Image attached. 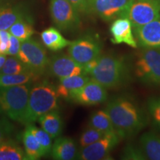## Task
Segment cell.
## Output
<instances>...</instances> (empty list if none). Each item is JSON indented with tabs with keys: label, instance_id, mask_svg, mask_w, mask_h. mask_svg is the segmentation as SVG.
Wrapping results in <instances>:
<instances>
[{
	"label": "cell",
	"instance_id": "obj_1",
	"mask_svg": "<svg viewBox=\"0 0 160 160\" xmlns=\"http://www.w3.org/2000/svg\"><path fill=\"white\" fill-rule=\"evenodd\" d=\"M105 111L111 118L113 127L122 139L132 137L147 125V118L133 98L117 96L107 103Z\"/></svg>",
	"mask_w": 160,
	"mask_h": 160
},
{
	"label": "cell",
	"instance_id": "obj_2",
	"mask_svg": "<svg viewBox=\"0 0 160 160\" xmlns=\"http://www.w3.org/2000/svg\"><path fill=\"white\" fill-rule=\"evenodd\" d=\"M131 65L125 58L114 55L100 56L88 75L107 89L121 87L131 78Z\"/></svg>",
	"mask_w": 160,
	"mask_h": 160
},
{
	"label": "cell",
	"instance_id": "obj_3",
	"mask_svg": "<svg viewBox=\"0 0 160 160\" xmlns=\"http://www.w3.org/2000/svg\"><path fill=\"white\" fill-rule=\"evenodd\" d=\"M57 87L48 80L39 82L31 87L27 106L20 123L22 125L34 123L48 112L57 109Z\"/></svg>",
	"mask_w": 160,
	"mask_h": 160
},
{
	"label": "cell",
	"instance_id": "obj_4",
	"mask_svg": "<svg viewBox=\"0 0 160 160\" xmlns=\"http://www.w3.org/2000/svg\"><path fill=\"white\" fill-rule=\"evenodd\" d=\"M31 83L0 87V115L20 122L25 113Z\"/></svg>",
	"mask_w": 160,
	"mask_h": 160
},
{
	"label": "cell",
	"instance_id": "obj_5",
	"mask_svg": "<svg viewBox=\"0 0 160 160\" xmlns=\"http://www.w3.org/2000/svg\"><path fill=\"white\" fill-rule=\"evenodd\" d=\"M134 74L142 83L160 87V49H142L137 54Z\"/></svg>",
	"mask_w": 160,
	"mask_h": 160
},
{
	"label": "cell",
	"instance_id": "obj_6",
	"mask_svg": "<svg viewBox=\"0 0 160 160\" xmlns=\"http://www.w3.org/2000/svg\"><path fill=\"white\" fill-rule=\"evenodd\" d=\"M17 57L30 71L39 77L44 74L48 67L50 59L45 46L31 37L22 42Z\"/></svg>",
	"mask_w": 160,
	"mask_h": 160
},
{
	"label": "cell",
	"instance_id": "obj_7",
	"mask_svg": "<svg viewBox=\"0 0 160 160\" xmlns=\"http://www.w3.org/2000/svg\"><path fill=\"white\" fill-rule=\"evenodd\" d=\"M50 12L53 23L60 31L72 32L79 28V13L68 0H51Z\"/></svg>",
	"mask_w": 160,
	"mask_h": 160
},
{
	"label": "cell",
	"instance_id": "obj_8",
	"mask_svg": "<svg viewBox=\"0 0 160 160\" xmlns=\"http://www.w3.org/2000/svg\"><path fill=\"white\" fill-rule=\"evenodd\" d=\"M121 17L130 20L133 28L160 17V0H131Z\"/></svg>",
	"mask_w": 160,
	"mask_h": 160
},
{
	"label": "cell",
	"instance_id": "obj_9",
	"mask_svg": "<svg viewBox=\"0 0 160 160\" xmlns=\"http://www.w3.org/2000/svg\"><path fill=\"white\" fill-rule=\"evenodd\" d=\"M102 45L95 36L87 34L71 41L68 53L80 65H85L101 56Z\"/></svg>",
	"mask_w": 160,
	"mask_h": 160
},
{
	"label": "cell",
	"instance_id": "obj_10",
	"mask_svg": "<svg viewBox=\"0 0 160 160\" xmlns=\"http://www.w3.org/2000/svg\"><path fill=\"white\" fill-rule=\"evenodd\" d=\"M122 139L117 133H106L96 142L86 147L81 148L78 152L77 159L102 160L110 157V153L117 147Z\"/></svg>",
	"mask_w": 160,
	"mask_h": 160
},
{
	"label": "cell",
	"instance_id": "obj_11",
	"mask_svg": "<svg viewBox=\"0 0 160 160\" xmlns=\"http://www.w3.org/2000/svg\"><path fill=\"white\" fill-rule=\"evenodd\" d=\"M131 0H88L89 13L105 21L122 17Z\"/></svg>",
	"mask_w": 160,
	"mask_h": 160
},
{
	"label": "cell",
	"instance_id": "obj_12",
	"mask_svg": "<svg viewBox=\"0 0 160 160\" xmlns=\"http://www.w3.org/2000/svg\"><path fill=\"white\" fill-rule=\"evenodd\" d=\"M48 69L50 74L59 79L71 76L87 74L83 65L77 62L68 53H60L53 56L49 59Z\"/></svg>",
	"mask_w": 160,
	"mask_h": 160
},
{
	"label": "cell",
	"instance_id": "obj_13",
	"mask_svg": "<svg viewBox=\"0 0 160 160\" xmlns=\"http://www.w3.org/2000/svg\"><path fill=\"white\" fill-rule=\"evenodd\" d=\"M107 99V88L91 79L77 92L72 101L82 105L91 106L105 102Z\"/></svg>",
	"mask_w": 160,
	"mask_h": 160
},
{
	"label": "cell",
	"instance_id": "obj_14",
	"mask_svg": "<svg viewBox=\"0 0 160 160\" xmlns=\"http://www.w3.org/2000/svg\"><path fill=\"white\" fill-rule=\"evenodd\" d=\"M133 29L138 47L160 49V17Z\"/></svg>",
	"mask_w": 160,
	"mask_h": 160
},
{
	"label": "cell",
	"instance_id": "obj_15",
	"mask_svg": "<svg viewBox=\"0 0 160 160\" xmlns=\"http://www.w3.org/2000/svg\"><path fill=\"white\" fill-rule=\"evenodd\" d=\"M111 42L113 44H126L133 48H137L138 45L133 34V26L128 19L119 17L114 20L110 28Z\"/></svg>",
	"mask_w": 160,
	"mask_h": 160
},
{
	"label": "cell",
	"instance_id": "obj_16",
	"mask_svg": "<svg viewBox=\"0 0 160 160\" xmlns=\"http://www.w3.org/2000/svg\"><path fill=\"white\" fill-rule=\"evenodd\" d=\"M90 79L91 77L88 74L74 75L59 79V82L57 86V94L59 97L65 100H72Z\"/></svg>",
	"mask_w": 160,
	"mask_h": 160
},
{
	"label": "cell",
	"instance_id": "obj_17",
	"mask_svg": "<svg viewBox=\"0 0 160 160\" xmlns=\"http://www.w3.org/2000/svg\"><path fill=\"white\" fill-rule=\"evenodd\" d=\"M27 8L23 5L8 3L0 6V31L8 30L19 19L29 17Z\"/></svg>",
	"mask_w": 160,
	"mask_h": 160
},
{
	"label": "cell",
	"instance_id": "obj_18",
	"mask_svg": "<svg viewBox=\"0 0 160 160\" xmlns=\"http://www.w3.org/2000/svg\"><path fill=\"white\" fill-rule=\"evenodd\" d=\"M53 159L72 160L77 159L78 151L75 141L70 137H59L56 138L51 149Z\"/></svg>",
	"mask_w": 160,
	"mask_h": 160
},
{
	"label": "cell",
	"instance_id": "obj_19",
	"mask_svg": "<svg viewBox=\"0 0 160 160\" xmlns=\"http://www.w3.org/2000/svg\"><path fill=\"white\" fill-rule=\"evenodd\" d=\"M41 128L53 139L61 136L63 131V121L58 109L53 110L42 116L37 120Z\"/></svg>",
	"mask_w": 160,
	"mask_h": 160
},
{
	"label": "cell",
	"instance_id": "obj_20",
	"mask_svg": "<svg viewBox=\"0 0 160 160\" xmlns=\"http://www.w3.org/2000/svg\"><path fill=\"white\" fill-rule=\"evenodd\" d=\"M139 147L147 159L160 160V134L154 131L146 132L139 139Z\"/></svg>",
	"mask_w": 160,
	"mask_h": 160
},
{
	"label": "cell",
	"instance_id": "obj_21",
	"mask_svg": "<svg viewBox=\"0 0 160 160\" xmlns=\"http://www.w3.org/2000/svg\"><path fill=\"white\" fill-rule=\"evenodd\" d=\"M41 39L43 45L50 51H58L68 47L71 41H69L62 35L57 28L51 27L41 33Z\"/></svg>",
	"mask_w": 160,
	"mask_h": 160
},
{
	"label": "cell",
	"instance_id": "obj_22",
	"mask_svg": "<svg viewBox=\"0 0 160 160\" xmlns=\"http://www.w3.org/2000/svg\"><path fill=\"white\" fill-rule=\"evenodd\" d=\"M0 160H28L25 150L15 140L9 139L0 143Z\"/></svg>",
	"mask_w": 160,
	"mask_h": 160
},
{
	"label": "cell",
	"instance_id": "obj_23",
	"mask_svg": "<svg viewBox=\"0 0 160 160\" xmlns=\"http://www.w3.org/2000/svg\"><path fill=\"white\" fill-rule=\"evenodd\" d=\"M22 141L28 160H37L45 156L41 145L27 127L23 132Z\"/></svg>",
	"mask_w": 160,
	"mask_h": 160
},
{
	"label": "cell",
	"instance_id": "obj_24",
	"mask_svg": "<svg viewBox=\"0 0 160 160\" xmlns=\"http://www.w3.org/2000/svg\"><path fill=\"white\" fill-rule=\"evenodd\" d=\"M88 126L104 133L116 132L111 118L105 110H99L93 112L90 117Z\"/></svg>",
	"mask_w": 160,
	"mask_h": 160
},
{
	"label": "cell",
	"instance_id": "obj_25",
	"mask_svg": "<svg viewBox=\"0 0 160 160\" xmlns=\"http://www.w3.org/2000/svg\"><path fill=\"white\" fill-rule=\"evenodd\" d=\"M8 31L21 42L28 39L34 33L32 19L30 16L24 17L13 24Z\"/></svg>",
	"mask_w": 160,
	"mask_h": 160
},
{
	"label": "cell",
	"instance_id": "obj_26",
	"mask_svg": "<svg viewBox=\"0 0 160 160\" xmlns=\"http://www.w3.org/2000/svg\"><path fill=\"white\" fill-rule=\"evenodd\" d=\"M39 76L32 72L19 74H1L0 73V87H11L31 83L39 79Z\"/></svg>",
	"mask_w": 160,
	"mask_h": 160
},
{
	"label": "cell",
	"instance_id": "obj_27",
	"mask_svg": "<svg viewBox=\"0 0 160 160\" xmlns=\"http://www.w3.org/2000/svg\"><path fill=\"white\" fill-rule=\"evenodd\" d=\"M26 127L31 131L33 136L37 138L38 142H39L42 148L45 156L50 154L51 152L52 146H53V142H52L53 138L45 131H44L42 128H38L33 123L26 125Z\"/></svg>",
	"mask_w": 160,
	"mask_h": 160
},
{
	"label": "cell",
	"instance_id": "obj_28",
	"mask_svg": "<svg viewBox=\"0 0 160 160\" xmlns=\"http://www.w3.org/2000/svg\"><path fill=\"white\" fill-rule=\"evenodd\" d=\"M30 72L19 58L14 56L7 57L6 61L4 64L2 68L0 71L1 74H19Z\"/></svg>",
	"mask_w": 160,
	"mask_h": 160
},
{
	"label": "cell",
	"instance_id": "obj_29",
	"mask_svg": "<svg viewBox=\"0 0 160 160\" xmlns=\"http://www.w3.org/2000/svg\"><path fill=\"white\" fill-rule=\"evenodd\" d=\"M147 110L153 125L160 131V96L151 97L148 100Z\"/></svg>",
	"mask_w": 160,
	"mask_h": 160
},
{
	"label": "cell",
	"instance_id": "obj_30",
	"mask_svg": "<svg viewBox=\"0 0 160 160\" xmlns=\"http://www.w3.org/2000/svg\"><path fill=\"white\" fill-rule=\"evenodd\" d=\"M106 133L98 131L93 128L88 127L82 132L79 138V145L81 148L86 147L91 144L96 142L98 140L102 139Z\"/></svg>",
	"mask_w": 160,
	"mask_h": 160
},
{
	"label": "cell",
	"instance_id": "obj_31",
	"mask_svg": "<svg viewBox=\"0 0 160 160\" xmlns=\"http://www.w3.org/2000/svg\"><path fill=\"white\" fill-rule=\"evenodd\" d=\"M122 158L124 159H147L139 145H133L132 144H129V145L126 146L125 148L123 151Z\"/></svg>",
	"mask_w": 160,
	"mask_h": 160
},
{
	"label": "cell",
	"instance_id": "obj_32",
	"mask_svg": "<svg viewBox=\"0 0 160 160\" xmlns=\"http://www.w3.org/2000/svg\"><path fill=\"white\" fill-rule=\"evenodd\" d=\"M14 127L8 118L0 115V143L9 139L13 135Z\"/></svg>",
	"mask_w": 160,
	"mask_h": 160
},
{
	"label": "cell",
	"instance_id": "obj_33",
	"mask_svg": "<svg viewBox=\"0 0 160 160\" xmlns=\"http://www.w3.org/2000/svg\"><path fill=\"white\" fill-rule=\"evenodd\" d=\"M11 34V33H10ZM22 42L14 36L10 35L9 45L7 51V56H14L17 57L19 53Z\"/></svg>",
	"mask_w": 160,
	"mask_h": 160
},
{
	"label": "cell",
	"instance_id": "obj_34",
	"mask_svg": "<svg viewBox=\"0 0 160 160\" xmlns=\"http://www.w3.org/2000/svg\"><path fill=\"white\" fill-rule=\"evenodd\" d=\"M10 33L7 30L0 31V53L7 55L8 48L9 45Z\"/></svg>",
	"mask_w": 160,
	"mask_h": 160
},
{
	"label": "cell",
	"instance_id": "obj_35",
	"mask_svg": "<svg viewBox=\"0 0 160 160\" xmlns=\"http://www.w3.org/2000/svg\"><path fill=\"white\" fill-rule=\"evenodd\" d=\"M79 13H89L88 0H68Z\"/></svg>",
	"mask_w": 160,
	"mask_h": 160
},
{
	"label": "cell",
	"instance_id": "obj_36",
	"mask_svg": "<svg viewBox=\"0 0 160 160\" xmlns=\"http://www.w3.org/2000/svg\"><path fill=\"white\" fill-rule=\"evenodd\" d=\"M6 59H7V55L0 53V71L2 68L4 64H5L6 61Z\"/></svg>",
	"mask_w": 160,
	"mask_h": 160
},
{
	"label": "cell",
	"instance_id": "obj_37",
	"mask_svg": "<svg viewBox=\"0 0 160 160\" xmlns=\"http://www.w3.org/2000/svg\"><path fill=\"white\" fill-rule=\"evenodd\" d=\"M8 3H10V0H0V6L6 5Z\"/></svg>",
	"mask_w": 160,
	"mask_h": 160
}]
</instances>
